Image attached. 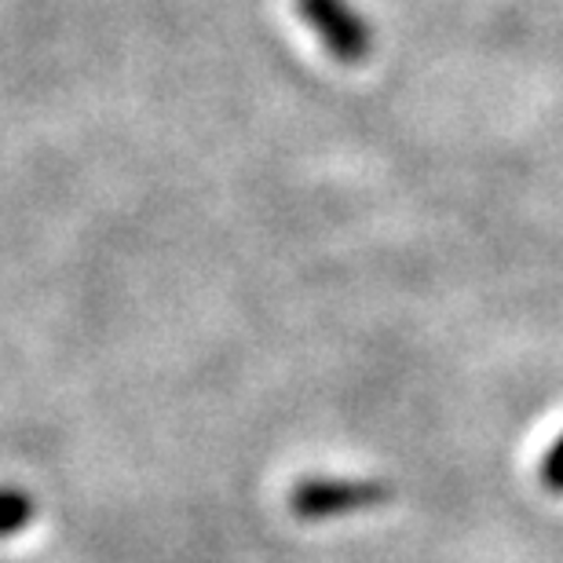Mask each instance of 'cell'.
I'll return each instance as SVG.
<instances>
[{
    "label": "cell",
    "instance_id": "6da1fadb",
    "mask_svg": "<svg viewBox=\"0 0 563 563\" xmlns=\"http://www.w3.org/2000/svg\"><path fill=\"white\" fill-rule=\"evenodd\" d=\"M391 501V487L380 479H330V476H314L300 479L289 490V512L297 520L322 523L336 520V516H352L366 509H380Z\"/></svg>",
    "mask_w": 563,
    "mask_h": 563
},
{
    "label": "cell",
    "instance_id": "7a4b0ae2",
    "mask_svg": "<svg viewBox=\"0 0 563 563\" xmlns=\"http://www.w3.org/2000/svg\"><path fill=\"white\" fill-rule=\"evenodd\" d=\"M297 15L341 66H363L374 55V30L352 0H292Z\"/></svg>",
    "mask_w": 563,
    "mask_h": 563
},
{
    "label": "cell",
    "instance_id": "3957f363",
    "mask_svg": "<svg viewBox=\"0 0 563 563\" xmlns=\"http://www.w3.org/2000/svg\"><path fill=\"white\" fill-rule=\"evenodd\" d=\"M37 516V501L19 487H0V538L22 534Z\"/></svg>",
    "mask_w": 563,
    "mask_h": 563
},
{
    "label": "cell",
    "instance_id": "277c9868",
    "mask_svg": "<svg viewBox=\"0 0 563 563\" xmlns=\"http://www.w3.org/2000/svg\"><path fill=\"white\" fill-rule=\"evenodd\" d=\"M542 479L549 490H563V435L549 446V454L542 461Z\"/></svg>",
    "mask_w": 563,
    "mask_h": 563
}]
</instances>
